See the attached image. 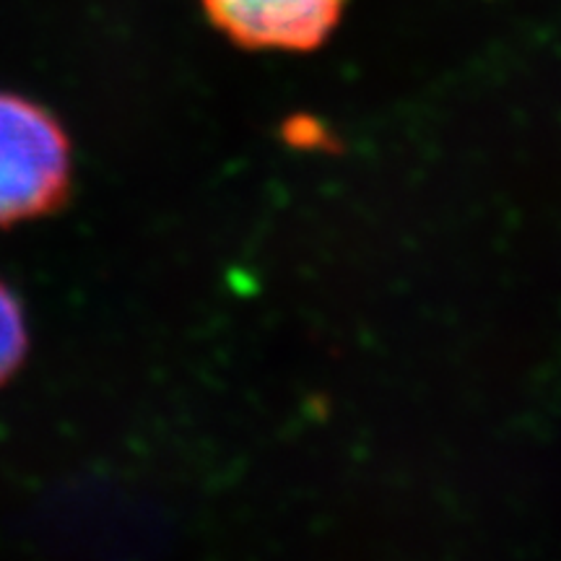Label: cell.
Listing matches in <instances>:
<instances>
[{
	"label": "cell",
	"mask_w": 561,
	"mask_h": 561,
	"mask_svg": "<svg viewBox=\"0 0 561 561\" xmlns=\"http://www.w3.org/2000/svg\"><path fill=\"white\" fill-rule=\"evenodd\" d=\"M70 185V144L39 104L0 91V227L58 208Z\"/></svg>",
	"instance_id": "obj_1"
},
{
	"label": "cell",
	"mask_w": 561,
	"mask_h": 561,
	"mask_svg": "<svg viewBox=\"0 0 561 561\" xmlns=\"http://www.w3.org/2000/svg\"><path fill=\"white\" fill-rule=\"evenodd\" d=\"M214 26L248 50L310 53L331 37L346 0H201Z\"/></svg>",
	"instance_id": "obj_2"
},
{
	"label": "cell",
	"mask_w": 561,
	"mask_h": 561,
	"mask_svg": "<svg viewBox=\"0 0 561 561\" xmlns=\"http://www.w3.org/2000/svg\"><path fill=\"white\" fill-rule=\"evenodd\" d=\"M26 356V320L19 299L5 284H0V382H5L21 367Z\"/></svg>",
	"instance_id": "obj_3"
}]
</instances>
